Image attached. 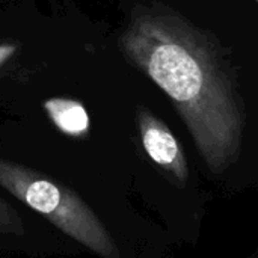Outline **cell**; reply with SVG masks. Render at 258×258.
Instances as JSON below:
<instances>
[{
  "label": "cell",
  "mask_w": 258,
  "mask_h": 258,
  "mask_svg": "<svg viewBox=\"0 0 258 258\" xmlns=\"http://www.w3.org/2000/svg\"><path fill=\"white\" fill-rule=\"evenodd\" d=\"M252 2H254V3H258V0H252Z\"/></svg>",
  "instance_id": "52a82bcc"
},
{
  "label": "cell",
  "mask_w": 258,
  "mask_h": 258,
  "mask_svg": "<svg viewBox=\"0 0 258 258\" xmlns=\"http://www.w3.org/2000/svg\"><path fill=\"white\" fill-rule=\"evenodd\" d=\"M119 51L171 100L213 175L240 157L246 106L230 51L209 29L159 2L130 12Z\"/></svg>",
  "instance_id": "6da1fadb"
},
{
  "label": "cell",
  "mask_w": 258,
  "mask_h": 258,
  "mask_svg": "<svg viewBox=\"0 0 258 258\" xmlns=\"http://www.w3.org/2000/svg\"><path fill=\"white\" fill-rule=\"evenodd\" d=\"M0 186L101 258H121L110 231L70 187L50 175L0 157Z\"/></svg>",
  "instance_id": "7a4b0ae2"
},
{
  "label": "cell",
  "mask_w": 258,
  "mask_h": 258,
  "mask_svg": "<svg viewBox=\"0 0 258 258\" xmlns=\"http://www.w3.org/2000/svg\"><path fill=\"white\" fill-rule=\"evenodd\" d=\"M136 121L141 142L148 157L172 180L174 184L184 187L189 180V165L175 135L165 121L145 106H138Z\"/></svg>",
  "instance_id": "3957f363"
},
{
  "label": "cell",
  "mask_w": 258,
  "mask_h": 258,
  "mask_svg": "<svg viewBox=\"0 0 258 258\" xmlns=\"http://www.w3.org/2000/svg\"><path fill=\"white\" fill-rule=\"evenodd\" d=\"M24 233V225L20 215L6 201L0 198V234H15L21 236Z\"/></svg>",
  "instance_id": "5b68a950"
},
{
  "label": "cell",
  "mask_w": 258,
  "mask_h": 258,
  "mask_svg": "<svg viewBox=\"0 0 258 258\" xmlns=\"http://www.w3.org/2000/svg\"><path fill=\"white\" fill-rule=\"evenodd\" d=\"M44 107L54 125L68 136L82 138L89 130V116L82 103L70 98H50Z\"/></svg>",
  "instance_id": "277c9868"
},
{
  "label": "cell",
  "mask_w": 258,
  "mask_h": 258,
  "mask_svg": "<svg viewBox=\"0 0 258 258\" xmlns=\"http://www.w3.org/2000/svg\"><path fill=\"white\" fill-rule=\"evenodd\" d=\"M12 53V48L9 47V45H3V47H0V63L6 59V57H9V54Z\"/></svg>",
  "instance_id": "8992f818"
}]
</instances>
